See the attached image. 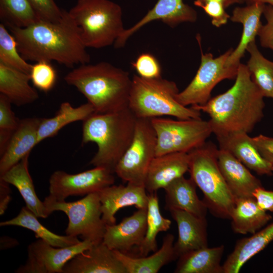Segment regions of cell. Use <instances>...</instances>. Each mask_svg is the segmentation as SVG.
<instances>
[{
  "instance_id": "24",
  "label": "cell",
  "mask_w": 273,
  "mask_h": 273,
  "mask_svg": "<svg viewBox=\"0 0 273 273\" xmlns=\"http://www.w3.org/2000/svg\"><path fill=\"white\" fill-rule=\"evenodd\" d=\"M265 5L256 3L234 9L230 19L233 22L242 23L243 30L239 43L226 60L228 65H239L248 46L255 41L262 25L260 18Z\"/></svg>"
},
{
  "instance_id": "42",
  "label": "cell",
  "mask_w": 273,
  "mask_h": 273,
  "mask_svg": "<svg viewBox=\"0 0 273 273\" xmlns=\"http://www.w3.org/2000/svg\"><path fill=\"white\" fill-rule=\"evenodd\" d=\"M201 8L211 18V23L215 27H219L225 24L231 16L225 11V7L220 2H209Z\"/></svg>"
},
{
  "instance_id": "2",
  "label": "cell",
  "mask_w": 273,
  "mask_h": 273,
  "mask_svg": "<svg viewBox=\"0 0 273 273\" xmlns=\"http://www.w3.org/2000/svg\"><path fill=\"white\" fill-rule=\"evenodd\" d=\"M264 97L252 80L246 65L240 64L234 85L202 105L191 107L207 113L216 136L249 133L264 117Z\"/></svg>"
},
{
  "instance_id": "19",
  "label": "cell",
  "mask_w": 273,
  "mask_h": 273,
  "mask_svg": "<svg viewBox=\"0 0 273 273\" xmlns=\"http://www.w3.org/2000/svg\"><path fill=\"white\" fill-rule=\"evenodd\" d=\"M188 153L173 152L156 156L147 173L145 187L149 193L164 189L176 178L188 171Z\"/></svg>"
},
{
  "instance_id": "38",
  "label": "cell",
  "mask_w": 273,
  "mask_h": 273,
  "mask_svg": "<svg viewBox=\"0 0 273 273\" xmlns=\"http://www.w3.org/2000/svg\"><path fill=\"white\" fill-rule=\"evenodd\" d=\"M131 65L141 77L153 79L161 77V68L159 62L149 53L141 54Z\"/></svg>"
},
{
  "instance_id": "3",
  "label": "cell",
  "mask_w": 273,
  "mask_h": 273,
  "mask_svg": "<svg viewBox=\"0 0 273 273\" xmlns=\"http://www.w3.org/2000/svg\"><path fill=\"white\" fill-rule=\"evenodd\" d=\"M64 80L74 86L96 113L116 112L128 107L132 78L128 72L106 62L79 65Z\"/></svg>"
},
{
  "instance_id": "21",
  "label": "cell",
  "mask_w": 273,
  "mask_h": 273,
  "mask_svg": "<svg viewBox=\"0 0 273 273\" xmlns=\"http://www.w3.org/2000/svg\"><path fill=\"white\" fill-rule=\"evenodd\" d=\"M216 137L219 148L230 152L249 169L260 175H273V164L260 155L248 133L234 132Z\"/></svg>"
},
{
  "instance_id": "32",
  "label": "cell",
  "mask_w": 273,
  "mask_h": 273,
  "mask_svg": "<svg viewBox=\"0 0 273 273\" xmlns=\"http://www.w3.org/2000/svg\"><path fill=\"white\" fill-rule=\"evenodd\" d=\"M38 217L26 206L15 217L0 222L1 226H18L32 231L37 239H41L56 247H66L81 242L76 236L59 235L43 226Z\"/></svg>"
},
{
  "instance_id": "16",
  "label": "cell",
  "mask_w": 273,
  "mask_h": 273,
  "mask_svg": "<svg viewBox=\"0 0 273 273\" xmlns=\"http://www.w3.org/2000/svg\"><path fill=\"white\" fill-rule=\"evenodd\" d=\"M147 208L138 209L118 224L106 225L103 242L109 248L128 254L142 243L147 230Z\"/></svg>"
},
{
  "instance_id": "4",
  "label": "cell",
  "mask_w": 273,
  "mask_h": 273,
  "mask_svg": "<svg viewBox=\"0 0 273 273\" xmlns=\"http://www.w3.org/2000/svg\"><path fill=\"white\" fill-rule=\"evenodd\" d=\"M136 120L128 107L111 113L95 112L83 121L82 144L94 142L98 146L89 163L114 173L133 140Z\"/></svg>"
},
{
  "instance_id": "5",
  "label": "cell",
  "mask_w": 273,
  "mask_h": 273,
  "mask_svg": "<svg viewBox=\"0 0 273 273\" xmlns=\"http://www.w3.org/2000/svg\"><path fill=\"white\" fill-rule=\"evenodd\" d=\"M218 150L209 141L189 152L188 171L202 192L203 201L210 213L218 218L230 219L236 198L219 169Z\"/></svg>"
},
{
  "instance_id": "10",
  "label": "cell",
  "mask_w": 273,
  "mask_h": 273,
  "mask_svg": "<svg viewBox=\"0 0 273 273\" xmlns=\"http://www.w3.org/2000/svg\"><path fill=\"white\" fill-rule=\"evenodd\" d=\"M157 136L151 119L137 118L133 140L115 167L122 180L145 187L149 166L156 156Z\"/></svg>"
},
{
  "instance_id": "23",
  "label": "cell",
  "mask_w": 273,
  "mask_h": 273,
  "mask_svg": "<svg viewBox=\"0 0 273 273\" xmlns=\"http://www.w3.org/2000/svg\"><path fill=\"white\" fill-rule=\"evenodd\" d=\"M197 185L190 177H178L164 189L165 209L181 210L199 217H206L208 208L196 192Z\"/></svg>"
},
{
  "instance_id": "47",
  "label": "cell",
  "mask_w": 273,
  "mask_h": 273,
  "mask_svg": "<svg viewBox=\"0 0 273 273\" xmlns=\"http://www.w3.org/2000/svg\"><path fill=\"white\" fill-rule=\"evenodd\" d=\"M18 244V242L15 239L7 236L1 238V249H6L14 247Z\"/></svg>"
},
{
  "instance_id": "17",
  "label": "cell",
  "mask_w": 273,
  "mask_h": 273,
  "mask_svg": "<svg viewBox=\"0 0 273 273\" xmlns=\"http://www.w3.org/2000/svg\"><path fill=\"white\" fill-rule=\"evenodd\" d=\"M62 273H126L114 251L103 242L94 244L67 262Z\"/></svg>"
},
{
  "instance_id": "35",
  "label": "cell",
  "mask_w": 273,
  "mask_h": 273,
  "mask_svg": "<svg viewBox=\"0 0 273 273\" xmlns=\"http://www.w3.org/2000/svg\"><path fill=\"white\" fill-rule=\"evenodd\" d=\"M0 18L6 26L19 28L40 20L28 0H0Z\"/></svg>"
},
{
  "instance_id": "50",
  "label": "cell",
  "mask_w": 273,
  "mask_h": 273,
  "mask_svg": "<svg viewBox=\"0 0 273 273\" xmlns=\"http://www.w3.org/2000/svg\"><path fill=\"white\" fill-rule=\"evenodd\" d=\"M272 272H273V270H272Z\"/></svg>"
},
{
  "instance_id": "30",
  "label": "cell",
  "mask_w": 273,
  "mask_h": 273,
  "mask_svg": "<svg viewBox=\"0 0 273 273\" xmlns=\"http://www.w3.org/2000/svg\"><path fill=\"white\" fill-rule=\"evenodd\" d=\"M223 245L188 252L178 258L175 273H223L221 260Z\"/></svg>"
},
{
  "instance_id": "49",
  "label": "cell",
  "mask_w": 273,
  "mask_h": 273,
  "mask_svg": "<svg viewBox=\"0 0 273 273\" xmlns=\"http://www.w3.org/2000/svg\"><path fill=\"white\" fill-rule=\"evenodd\" d=\"M240 4L244 3V0H238Z\"/></svg>"
},
{
  "instance_id": "41",
  "label": "cell",
  "mask_w": 273,
  "mask_h": 273,
  "mask_svg": "<svg viewBox=\"0 0 273 273\" xmlns=\"http://www.w3.org/2000/svg\"><path fill=\"white\" fill-rule=\"evenodd\" d=\"M263 14L266 23L262 25L258 35L261 46L273 51V7L269 5H265Z\"/></svg>"
},
{
  "instance_id": "43",
  "label": "cell",
  "mask_w": 273,
  "mask_h": 273,
  "mask_svg": "<svg viewBox=\"0 0 273 273\" xmlns=\"http://www.w3.org/2000/svg\"><path fill=\"white\" fill-rule=\"evenodd\" d=\"M252 139L260 155L273 164V137L259 134L253 137Z\"/></svg>"
},
{
  "instance_id": "22",
  "label": "cell",
  "mask_w": 273,
  "mask_h": 273,
  "mask_svg": "<svg viewBox=\"0 0 273 273\" xmlns=\"http://www.w3.org/2000/svg\"><path fill=\"white\" fill-rule=\"evenodd\" d=\"M42 118L20 120L3 154L0 156V176L30 153L37 145V131Z\"/></svg>"
},
{
  "instance_id": "28",
  "label": "cell",
  "mask_w": 273,
  "mask_h": 273,
  "mask_svg": "<svg viewBox=\"0 0 273 273\" xmlns=\"http://www.w3.org/2000/svg\"><path fill=\"white\" fill-rule=\"evenodd\" d=\"M29 74L0 63V94L12 104L21 106L37 100L39 95L29 83Z\"/></svg>"
},
{
  "instance_id": "39",
  "label": "cell",
  "mask_w": 273,
  "mask_h": 273,
  "mask_svg": "<svg viewBox=\"0 0 273 273\" xmlns=\"http://www.w3.org/2000/svg\"><path fill=\"white\" fill-rule=\"evenodd\" d=\"M40 19L57 22L60 20L63 15L61 9L55 0H28Z\"/></svg>"
},
{
  "instance_id": "34",
  "label": "cell",
  "mask_w": 273,
  "mask_h": 273,
  "mask_svg": "<svg viewBox=\"0 0 273 273\" xmlns=\"http://www.w3.org/2000/svg\"><path fill=\"white\" fill-rule=\"evenodd\" d=\"M246 50L250 55L246 66L252 80L264 97L273 99V62L261 54L255 41L251 42Z\"/></svg>"
},
{
  "instance_id": "9",
  "label": "cell",
  "mask_w": 273,
  "mask_h": 273,
  "mask_svg": "<svg viewBox=\"0 0 273 273\" xmlns=\"http://www.w3.org/2000/svg\"><path fill=\"white\" fill-rule=\"evenodd\" d=\"M157 136L156 156L173 152L189 153L201 146L212 133L209 121L199 118L151 119Z\"/></svg>"
},
{
  "instance_id": "12",
  "label": "cell",
  "mask_w": 273,
  "mask_h": 273,
  "mask_svg": "<svg viewBox=\"0 0 273 273\" xmlns=\"http://www.w3.org/2000/svg\"><path fill=\"white\" fill-rule=\"evenodd\" d=\"M114 173L102 167H95L76 174L55 171L49 179V196L62 201L70 196H84L98 192L114 184Z\"/></svg>"
},
{
  "instance_id": "37",
  "label": "cell",
  "mask_w": 273,
  "mask_h": 273,
  "mask_svg": "<svg viewBox=\"0 0 273 273\" xmlns=\"http://www.w3.org/2000/svg\"><path fill=\"white\" fill-rule=\"evenodd\" d=\"M29 75L33 86L44 93L53 88L57 78V72L51 62L44 61L32 64Z\"/></svg>"
},
{
  "instance_id": "46",
  "label": "cell",
  "mask_w": 273,
  "mask_h": 273,
  "mask_svg": "<svg viewBox=\"0 0 273 273\" xmlns=\"http://www.w3.org/2000/svg\"><path fill=\"white\" fill-rule=\"evenodd\" d=\"M211 1H217L221 3L225 8L234 4H240L238 0H195L194 4L196 6L201 8L204 4Z\"/></svg>"
},
{
  "instance_id": "27",
  "label": "cell",
  "mask_w": 273,
  "mask_h": 273,
  "mask_svg": "<svg viewBox=\"0 0 273 273\" xmlns=\"http://www.w3.org/2000/svg\"><path fill=\"white\" fill-rule=\"evenodd\" d=\"M23 157L18 163L0 176L8 184L15 187L25 201L26 207L38 218H46L50 215L44 205L37 197L32 179L28 170V157Z\"/></svg>"
},
{
  "instance_id": "25",
  "label": "cell",
  "mask_w": 273,
  "mask_h": 273,
  "mask_svg": "<svg viewBox=\"0 0 273 273\" xmlns=\"http://www.w3.org/2000/svg\"><path fill=\"white\" fill-rule=\"evenodd\" d=\"M174 236L167 234L161 248L150 256H134L113 250L126 273H157L164 265L178 259L174 249Z\"/></svg>"
},
{
  "instance_id": "14",
  "label": "cell",
  "mask_w": 273,
  "mask_h": 273,
  "mask_svg": "<svg viewBox=\"0 0 273 273\" xmlns=\"http://www.w3.org/2000/svg\"><path fill=\"white\" fill-rule=\"evenodd\" d=\"M197 19L196 11L183 0H158L154 6L136 23L125 29L114 43L117 49L123 47L128 39L146 24L155 20H161L173 27L183 22H194Z\"/></svg>"
},
{
  "instance_id": "15",
  "label": "cell",
  "mask_w": 273,
  "mask_h": 273,
  "mask_svg": "<svg viewBox=\"0 0 273 273\" xmlns=\"http://www.w3.org/2000/svg\"><path fill=\"white\" fill-rule=\"evenodd\" d=\"M146 191L144 186L127 183L126 186L112 185L98 192L102 218L106 225L116 223L115 215L122 208L134 206L137 209L147 208Z\"/></svg>"
},
{
  "instance_id": "26",
  "label": "cell",
  "mask_w": 273,
  "mask_h": 273,
  "mask_svg": "<svg viewBox=\"0 0 273 273\" xmlns=\"http://www.w3.org/2000/svg\"><path fill=\"white\" fill-rule=\"evenodd\" d=\"M273 241V223L252 234L237 240L233 251L222 264L223 273H238L253 256Z\"/></svg>"
},
{
  "instance_id": "6",
  "label": "cell",
  "mask_w": 273,
  "mask_h": 273,
  "mask_svg": "<svg viewBox=\"0 0 273 273\" xmlns=\"http://www.w3.org/2000/svg\"><path fill=\"white\" fill-rule=\"evenodd\" d=\"M176 84L161 77L147 79L134 75L128 108L137 118L152 119L163 116L178 119L201 118V112L180 104L176 99Z\"/></svg>"
},
{
  "instance_id": "36",
  "label": "cell",
  "mask_w": 273,
  "mask_h": 273,
  "mask_svg": "<svg viewBox=\"0 0 273 273\" xmlns=\"http://www.w3.org/2000/svg\"><path fill=\"white\" fill-rule=\"evenodd\" d=\"M0 63L29 74L32 67L21 56L15 38L3 23L0 24Z\"/></svg>"
},
{
  "instance_id": "11",
  "label": "cell",
  "mask_w": 273,
  "mask_h": 273,
  "mask_svg": "<svg viewBox=\"0 0 273 273\" xmlns=\"http://www.w3.org/2000/svg\"><path fill=\"white\" fill-rule=\"evenodd\" d=\"M231 49L218 57L213 58L211 53L201 51L199 69L189 85L176 96V100L182 105H202L210 99L211 93L221 81L235 79L239 65H228L226 60L233 52Z\"/></svg>"
},
{
  "instance_id": "44",
  "label": "cell",
  "mask_w": 273,
  "mask_h": 273,
  "mask_svg": "<svg viewBox=\"0 0 273 273\" xmlns=\"http://www.w3.org/2000/svg\"><path fill=\"white\" fill-rule=\"evenodd\" d=\"M258 206L263 210L273 212V191L265 189L263 186L257 188L253 193Z\"/></svg>"
},
{
  "instance_id": "7",
  "label": "cell",
  "mask_w": 273,
  "mask_h": 273,
  "mask_svg": "<svg viewBox=\"0 0 273 273\" xmlns=\"http://www.w3.org/2000/svg\"><path fill=\"white\" fill-rule=\"evenodd\" d=\"M68 12L86 48L111 46L125 29L121 7L110 0H78Z\"/></svg>"
},
{
  "instance_id": "13",
  "label": "cell",
  "mask_w": 273,
  "mask_h": 273,
  "mask_svg": "<svg viewBox=\"0 0 273 273\" xmlns=\"http://www.w3.org/2000/svg\"><path fill=\"white\" fill-rule=\"evenodd\" d=\"M94 244L88 240L66 247H56L37 239L29 245L25 263L15 271L17 273H62L66 263L75 255Z\"/></svg>"
},
{
  "instance_id": "29",
  "label": "cell",
  "mask_w": 273,
  "mask_h": 273,
  "mask_svg": "<svg viewBox=\"0 0 273 273\" xmlns=\"http://www.w3.org/2000/svg\"><path fill=\"white\" fill-rule=\"evenodd\" d=\"M271 219L269 214L258 206L254 197L236 199L230 217L233 231L243 235L256 233Z\"/></svg>"
},
{
  "instance_id": "48",
  "label": "cell",
  "mask_w": 273,
  "mask_h": 273,
  "mask_svg": "<svg viewBox=\"0 0 273 273\" xmlns=\"http://www.w3.org/2000/svg\"><path fill=\"white\" fill-rule=\"evenodd\" d=\"M244 2L247 3V5L256 3L267 4L273 7V0H244Z\"/></svg>"
},
{
  "instance_id": "33",
  "label": "cell",
  "mask_w": 273,
  "mask_h": 273,
  "mask_svg": "<svg viewBox=\"0 0 273 273\" xmlns=\"http://www.w3.org/2000/svg\"><path fill=\"white\" fill-rule=\"evenodd\" d=\"M171 224V221L164 217L161 213L156 192L149 193L146 232L142 243L137 247L140 256H147L150 252L157 250V235L168 230Z\"/></svg>"
},
{
  "instance_id": "1",
  "label": "cell",
  "mask_w": 273,
  "mask_h": 273,
  "mask_svg": "<svg viewBox=\"0 0 273 273\" xmlns=\"http://www.w3.org/2000/svg\"><path fill=\"white\" fill-rule=\"evenodd\" d=\"M17 42L26 61H56L67 67L87 64L90 56L86 51L75 22L68 11L63 10L60 20H39L24 28L6 26Z\"/></svg>"
},
{
  "instance_id": "20",
  "label": "cell",
  "mask_w": 273,
  "mask_h": 273,
  "mask_svg": "<svg viewBox=\"0 0 273 273\" xmlns=\"http://www.w3.org/2000/svg\"><path fill=\"white\" fill-rule=\"evenodd\" d=\"M217 161L223 177L236 199L253 197L255 190L262 187L261 181L228 151L219 148Z\"/></svg>"
},
{
  "instance_id": "40",
  "label": "cell",
  "mask_w": 273,
  "mask_h": 273,
  "mask_svg": "<svg viewBox=\"0 0 273 273\" xmlns=\"http://www.w3.org/2000/svg\"><path fill=\"white\" fill-rule=\"evenodd\" d=\"M11 105L9 100L0 94V130L13 132L19 125L20 119L15 116Z\"/></svg>"
},
{
  "instance_id": "18",
  "label": "cell",
  "mask_w": 273,
  "mask_h": 273,
  "mask_svg": "<svg viewBox=\"0 0 273 273\" xmlns=\"http://www.w3.org/2000/svg\"><path fill=\"white\" fill-rule=\"evenodd\" d=\"M169 211L178 229V238L174 243L177 258L188 252L208 247L206 217L197 216L176 209H170Z\"/></svg>"
},
{
  "instance_id": "31",
  "label": "cell",
  "mask_w": 273,
  "mask_h": 273,
  "mask_svg": "<svg viewBox=\"0 0 273 273\" xmlns=\"http://www.w3.org/2000/svg\"><path fill=\"white\" fill-rule=\"evenodd\" d=\"M95 113L88 102L74 107L69 102L62 103L56 114L50 118H42L37 131V144L56 135L65 126L78 121H84Z\"/></svg>"
},
{
  "instance_id": "8",
  "label": "cell",
  "mask_w": 273,
  "mask_h": 273,
  "mask_svg": "<svg viewBox=\"0 0 273 273\" xmlns=\"http://www.w3.org/2000/svg\"><path fill=\"white\" fill-rule=\"evenodd\" d=\"M49 215L60 211L66 214L68 223L66 235L80 236L93 244L103 241L106 225L102 218L101 204L98 193L85 195L73 202L57 200L49 195L43 201Z\"/></svg>"
},
{
  "instance_id": "45",
  "label": "cell",
  "mask_w": 273,
  "mask_h": 273,
  "mask_svg": "<svg viewBox=\"0 0 273 273\" xmlns=\"http://www.w3.org/2000/svg\"><path fill=\"white\" fill-rule=\"evenodd\" d=\"M10 184L0 178V215H3L10 202L11 191Z\"/></svg>"
}]
</instances>
